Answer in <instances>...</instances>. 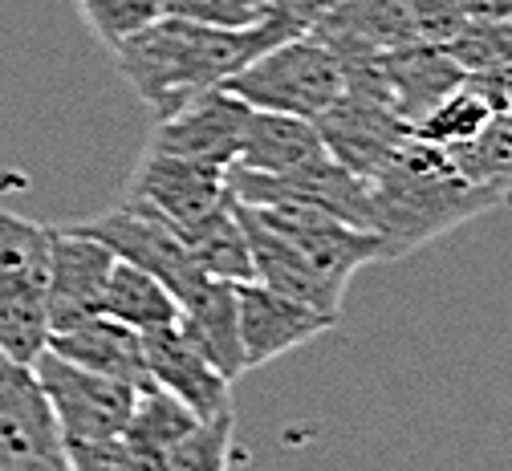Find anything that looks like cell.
I'll use <instances>...</instances> for the list:
<instances>
[{
    "label": "cell",
    "instance_id": "cell-31",
    "mask_svg": "<svg viewBox=\"0 0 512 471\" xmlns=\"http://www.w3.org/2000/svg\"><path fill=\"white\" fill-rule=\"evenodd\" d=\"M273 5H277L285 17H293L301 29H309L313 21H322V17L338 5V0H273Z\"/></svg>",
    "mask_w": 512,
    "mask_h": 471
},
{
    "label": "cell",
    "instance_id": "cell-32",
    "mask_svg": "<svg viewBox=\"0 0 512 471\" xmlns=\"http://www.w3.org/2000/svg\"><path fill=\"white\" fill-rule=\"evenodd\" d=\"M468 21H488V17H512V0H460Z\"/></svg>",
    "mask_w": 512,
    "mask_h": 471
},
{
    "label": "cell",
    "instance_id": "cell-21",
    "mask_svg": "<svg viewBox=\"0 0 512 471\" xmlns=\"http://www.w3.org/2000/svg\"><path fill=\"white\" fill-rule=\"evenodd\" d=\"M102 313L147 333V329L175 325L179 321V301L159 277L147 273V268L114 256L110 273H106V289H102Z\"/></svg>",
    "mask_w": 512,
    "mask_h": 471
},
{
    "label": "cell",
    "instance_id": "cell-29",
    "mask_svg": "<svg viewBox=\"0 0 512 471\" xmlns=\"http://www.w3.org/2000/svg\"><path fill=\"white\" fill-rule=\"evenodd\" d=\"M407 13L415 25V41L427 45H447L468 25L460 0H407Z\"/></svg>",
    "mask_w": 512,
    "mask_h": 471
},
{
    "label": "cell",
    "instance_id": "cell-11",
    "mask_svg": "<svg viewBox=\"0 0 512 471\" xmlns=\"http://www.w3.org/2000/svg\"><path fill=\"white\" fill-rule=\"evenodd\" d=\"M110 264H114V252L90 232L82 228L49 232V285H45L49 333L102 313V289H106Z\"/></svg>",
    "mask_w": 512,
    "mask_h": 471
},
{
    "label": "cell",
    "instance_id": "cell-9",
    "mask_svg": "<svg viewBox=\"0 0 512 471\" xmlns=\"http://www.w3.org/2000/svg\"><path fill=\"white\" fill-rule=\"evenodd\" d=\"M236 317H240V350H244V374L261 370L273 358L322 338L338 325L334 313H322L313 305H301L261 281L236 285Z\"/></svg>",
    "mask_w": 512,
    "mask_h": 471
},
{
    "label": "cell",
    "instance_id": "cell-30",
    "mask_svg": "<svg viewBox=\"0 0 512 471\" xmlns=\"http://www.w3.org/2000/svg\"><path fill=\"white\" fill-rule=\"evenodd\" d=\"M472 86H480L492 102V110L500 114H512V65H500V70H480V74H468Z\"/></svg>",
    "mask_w": 512,
    "mask_h": 471
},
{
    "label": "cell",
    "instance_id": "cell-22",
    "mask_svg": "<svg viewBox=\"0 0 512 471\" xmlns=\"http://www.w3.org/2000/svg\"><path fill=\"white\" fill-rule=\"evenodd\" d=\"M179 240L187 244L191 260H196L208 277L232 281V285L252 281V252H248V236L240 228L236 199L232 195L224 199L216 212H208L196 224L179 228Z\"/></svg>",
    "mask_w": 512,
    "mask_h": 471
},
{
    "label": "cell",
    "instance_id": "cell-24",
    "mask_svg": "<svg viewBox=\"0 0 512 471\" xmlns=\"http://www.w3.org/2000/svg\"><path fill=\"white\" fill-rule=\"evenodd\" d=\"M447 155L456 159V167L472 183H480L504 199L512 191V114H504V110L492 114L476 139H468L464 147H452Z\"/></svg>",
    "mask_w": 512,
    "mask_h": 471
},
{
    "label": "cell",
    "instance_id": "cell-13",
    "mask_svg": "<svg viewBox=\"0 0 512 471\" xmlns=\"http://www.w3.org/2000/svg\"><path fill=\"white\" fill-rule=\"evenodd\" d=\"M143 362L151 382L175 394L196 419H216L232 411V378H224L179 325L143 333Z\"/></svg>",
    "mask_w": 512,
    "mask_h": 471
},
{
    "label": "cell",
    "instance_id": "cell-10",
    "mask_svg": "<svg viewBox=\"0 0 512 471\" xmlns=\"http://www.w3.org/2000/svg\"><path fill=\"white\" fill-rule=\"evenodd\" d=\"M131 199L151 204L175 232L196 224L200 216L216 212L224 199L232 195L228 187V167L208 163V159H187V155H167L151 151L143 155L135 179H131Z\"/></svg>",
    "mask_w": 512,
    "mask_h": 471
},
{
    "label": "cell",
    "instance_id": "cell-2",
    "mask_svg": "<svg viewBox=\"0 0 512 471\" xmlns=\"http://www.w3.org/2000/svg\"><path fill=\"white\" fill-rule=\"evenodd\" d=\"M366 191L387 260L407 256L500 204V195L472 183L443 147L423 143L415 134L366 179Z\"/></svg>",
    "mask_w": 512,
    "mask_h": 471
},
{
    "label": "cell",
    "instance_id": "cell-5",
    "mask_svg": "<svg viewBox=\"0 0 512 471\" xmlns=\"http://www.w3.org/2000/svg\"><path fill=\"white\" fill-rule=\"evenodd\" d=\"M33 374H37V386L53 411L61 447H66V463L78 451L122 435L139 386L98 374V370H86V366H74L53 350H41L33 358Z\"/></svg>",
    "mask_w": 512,
    "mask_h": 471
},
{
    "label": "cell",
    "instance_id": "cell-15",
    "mask_svg": "<svg viewBox=\"0 0 512 471\" xmlns=\"http://www.w3.org/2000/svg\"><path fill=\"white\" fill-rule=\"evenodd\" d=\"M378 74L407 126H415L443 94H452L464 82V70L452 61V53L427 41H407L378 53Z\"/></svg>",
    "mask_w": 512,
    "mask_h": 471
},
{
    "label": "cell",
    "instance_id": "cell-1",
    "mask_svg": "<svg viewBox=\"0 0 512 471\" xmlns=\"http://www.w3.org/2000/svg\"><path fill=\"white\" fill-rule=\"evenodd\" d=\"M293 33L305 29L281 9L252 29H212L159 13L151 25L114 45V61L122 78L131 82V90L143 98V106L151 110V118L159 122L183 110L191 98L216 90L256 53L281 45Z\"/></svg>",
    "mask_w": 512,
    "mask_h": 471
},
{
    "label": "cell",
    "instance_id": "cell-26",
    "mask_svg": "<svg viewBox=\"0 0 512 471\" xmlns=\"http://www.w3.org/2000/svg\"><path fill=\"white\" fill-rule=\"evenodd\" d=\"M232 423L236 411H224L216 419H200L191 435L167 455L163 471H220L232 463Z\"/></svg>",
    "mask_w": 512,
    "mask_h": 471
},
{
    "label": "cell",
    "instance_id": "cell-14",
    "mask_svg": "<svg viewBox=\"0 0 512 471\" xmlns=\"http://www.w3.org/2000/svg\"><path fill=\"white\" fill-rule=\"evenodd\" d=\"M305 33H313L322 45H330L342 65L362 61V57H378L395 45L415 41L407 0H338V5L322 21H313Z\"/></svg>",
    "mask_w": 512,
    "mask_h": 471
},
{
    "label": "cell",
    "instance_id": "cell-19",
    "mask_svg": "<svg viewBox=\"0 0 512 471\" xmlns=\"http://www.w3.org/2000/svg\"><path fill=\"white\" fill-rule=\"evenodd\" d=\"M191 342L204 350V358L224 374L240 378L244 374V350H240V317H236V285L208 277L204 289L179 305L175 321Z\"/></svg>",
    "mask_w": 512,
    "mask_h": 471
},
{
    "label": "cell",
    "instance_id": "cell-12",
    "mask_svg": "<svg viewBox=\"0 0 512 471\" xmlns=\"http://www.w3.org/2000/svg\"><path fill=\"white\" fill-rule=\"evenodd\" d=\"M248 102H240L228 90H208L200 98H191L183 110L167 114L151 130V151L167 155H187V159H208L220 167H232L240 155V139L248 126Z\"/></svg>",
    "mask_w": 512,
    "mask_h": 471
},
{
    "label": "cell",
    "instance_id": "cell-28",
    "mask_svg": "<svg viewBox=\"0 0 512 471\" xmlns=\"http://www.w3.org/2000/svg\"><path fill=\"white\" fill-rule=\"evenodd\" d=\"M74 5L86 17L90 33L110 49L159 17V0H74Z\"/></svg>",
    "mask_w": 512,
    "mask_h": 471
},
{
    "label": "cell",
    "instance_id": "cell-7",
    "mask_svg": "<svg viewBox=\"0 0 512 471\" xmlns=\"http://www.w3.org/2000/svg\"><path fill=\"white\" fill-rule=\"evenodd\" d=\"M78 228L90 232L94 240H102L118 260H131V264L147 268L151 277H159L175 293L179 305L196 297L204 289V281H208V273L191 260V252L179 240V232L151 204H143V199L126 195L114 212H106L102 220L78 224Z\"/></svg>",
    "mask_w": 512,
    "mask_h": 471
},
{
    "label": "cell",
    "instance_id": "cell-16",
    "mask_svg": "<svg viewBox=\"0 0 512 471\" xmlns=\"http://www.w3.org/2000/svg\"><path fill=\"white\" fill-rule=\"evenodd\" d=\"M45 350L61 354L74 366L122 378L131 386H151V374H147V362H143V333L114 321V317H106V313L82 317V321H74L66 329H53Z\"/></svg>",
    "mask_w": 512,
    "mask_h": 471
},
{
    "label": "cell",
    "instance_id": "cell-3",
    "mask_svg": "<svg viewBox=\"0 0 512 471\" xmlns=\"http://www.w3.org/2000/svg\"><path fill=\"white\" fill-rule=\"evenodd\" d=\"M220 90L236 94L252 110H277L297 118H322L342 94V61L313 33H293L281 45L256 53Z\"/></svg>",
    "mask_w": 512,
    "mask_h": 471
},
{
    "label": "cell",
    "instance_id": "cell-6",
    "mask_svg": "<svg viewBox=\"0 0 512 471\" xmlns=\"http://www.w3.org/2000/svg\"><path fill=\"white\" fill-rule=\"evenodd\" d=\"M244 208L269 232H277L309 268H317L326 281H334L342 289L350 285V277L358 268H366L374 260H387V248H382L378 232L354 228L326 208L297 204V199H256V204H244Z\"/></svg>",
    "mask_w": 512,
    "mask_h": 471
},
{
    "label": "cell",
    "instance_id": "cell-4",
    "mask_svg": "<svg viewBox=\"0 0 512 471\" xmlns=\"http://www.w3.org/2000/svg\"><path fill=\"white\" fill-rule=\"evenodd\" d=\"M49 232L0 208V350L25 366L49 342Z\"/></svg>",
    "mask_w": 512,
    "mask_h": 471
},
{
    "label": "cell",
    "instance_id": "cell-27",
    "mask_svg": "<svg viewBox=\"0 0 512 471\" xmlns=\"http://www.w3.org/2000/svg\"><path fill=\"white\" fill-rule=\"evenodd\" d=\"M159 13L212 29H252L269 21L277 5L273 0H159Z\"/></svg>",
    "mask_w": 512,
    "mask_h": 471
},
{
    "label": "cell",
    "instance_id": "cell-20",
    "mask_svg": "<svg viewBox=\"0 0 512 471\" xmlns=\"http://www.w3.org/2000/svg\"><path fill=\"white\" fill-rule=\"evenodd\" d=\"M200 419L191 415L175 394H167L163 386H139L135 390V407H131V419L122 427V443L131 447L135 463L139 467H167V455L191 435Z\"/></svg>",
    "mask_w": 512,
    "mask_h": 471
},
{
    "label": "cell",
    "instance_id": "cell-8",
    "mask_svg": "<svg viewBox=\"0 0 512 471\" xmlns=\"http://www.w3.org/2000/svg\"><path fill=\"white\" fill-rule=\"evenodd\" d=\"M0 471H70L33 366L0 350Z\"/></svg>",
    "mask_w": 512,
    "mask_h": 471
},
{
    "label": "cell",
    "instance_id": "cell-23",
    "mask_svg": "<svg viewBox=\"0 0 512 471\" xmlns=\"http://www.w3.org/2000/svg\"><path fill=\"white\" fill-rule=\"evenodd\" d=\"M492 114H496V110H492L488 94H484L480 86H472L468 74H464V82H460L452 94H443V98L411 126V134H415V139H423V143H435V147H443V151H452V147H464L468 139H476Z\"/></svg>",
    "mask_w": 512,
    "mask_h": 471
},
{
    "label": "cell",
    "instance_id": "cell-17",
    "mask_svg": "<svg viewBox=\"0 0 512 471\" xmlns=\"http://www.w3.org/2000/svg\"><path fill=\"white\" fill-rule=\"evenodd\" d=\"M236 199V195H232ZM236 216H240V228L248 236V252H252V281H261L301 305H313V309H322V313H342V297L346 289L326 281L317 268H309L277 232H269L261 220H256L240 199H236Z\"/></svg>",
    "mask_w": 512,
    "mask_h": 471
},
{
    "label": "cell",
    "instance_id": "cell-18",
    "mask_svg": "<svg viewBox=\"0 0 512 471\" xmlns=\"http://www.w3.org/2000/svg\"><path fill=\"white\" fill-rule=\"evenodd\" d=\"M326 155H330V147L313 118L277 114V110H248L240 155L232 167L256 171V175H293Z\"/></svg>",
    "mask_w": 512,
    "mask_h": 471
},
{
    "label": "cell",
    "instance_id": "cell-25",
    "mask_svg": "<svg viewBox=\"0 0 512 471\" xmlns=\"http://www.w3.org/2000/svg\"><path fill=\"white\" fill-rule=\"evenodd\" d=\"M464 74L480 70H500L512 65V17H488V21H468L452 41L443 45Z\"/></svg>",
    "mask_w": 512,
    "mask_h": 471
}]
</instances>
